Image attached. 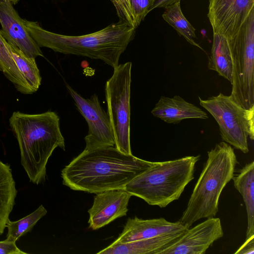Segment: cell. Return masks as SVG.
<instances>
[{
    "instance_id": "cell-12",
    "label": "cell",
    "mask_w": 254,
    "mask_h": 254,
    "mask_svg": "<svg viewBox=\"0 0 254 254\" xmlns=\"http://www.w3.org/2000/svg\"><path fill=\"white\" fill-rule=\"evenodd\" d=\"M131 196L125 189L112 190L97 193L92 207L88 210L89 228L95 230L126 216Z\"/></svg>"
},
{
    "instance_id": "cell-27",
    "label": "cell",
    "mask_w": 254,
    "mask_h": 254,
    "mask_svg": "<svg viewBox=\"0 0 254 254\" xmlns=\"http://www.w3.org/2000/svg\"><path fill=\"white\" fill-rule=\"evenodd\" d=\"M254 235L246 239L244 243L234 254H254Z\"/></svg>"
},
{
    "instance_id": "cell-11",
    "label": "cell",
    "mask_w": 254,
    "mask_h": 254,
    "mask_svg": "<svg viewBox=\"0 0 254 254\" xmlns=\"http://www.w3.org/2000/svg\"><path fill=\"white\" fill-rule=\"evenodd\" d=\"M223 235L220 219L208 218L188 228L177 241L158 254H203Z\"/></svg>"
},
{
    "instance_id": "cell-26",
    "label": "cell",
    "mask_w": 254,
    "mask_h": 254,
    "mask_svg": "<svg viewBox=\"0 0 254 254\" xmlns=\"http://www.w3.org/2000/svg\"><path fill=\"white\" fill-rule=\"evenodd\" d=\"M18 249L15 242L5 239L0 241V254H27Z\"/></svg>"
},
{
    "instance_id": "cell-1",
    "label": "cell",
    "mask_w": 254,
    "mask_h": 254,
    "mask_svg": "<svg viewBox=\"0 0 254 254\" xmlns=\"http://www.w3.org/2000/svg\"><path fill=\"white\" fill-rule=\"evenodd\" d=\"M114 146L83 150L61 172L63 184L72 190L97 194L125 189L136 176L154 164Z\"/></svg>"
},
{
    "instance_id": "cell-20",
    "label": "cell",
    "mask_w": 254,
    "mask_h": 254,
    "mask_svg": "<svg viewBox=\"0 0 254 254\" xmlns=\"http://www.w3.org/2000/svg\"><path fill=\"white\" fill-rule=\"evenodd\" d=\"M6 46L18 69L33 93L36 92L41 83V76L35 59L25 55L17 47L6 41Z\"/></svg>"
},
{
    "instance_id": "cell-13",
    "label": "cell",
    "mask_w": 254,
    "mask_h": 254,
    "mask_svg": "<svg viewBox=\"0 0 254 254\" xmlns=\"http://www.w3.org/2000/svg\"><path fill=\"white\" fill-rule=\"evenodd\" d=\"M0 23L1 32L6 41L31 58L43 56L40 47L28 32L24 20L10 2L0 0Z\"/></svg>"
},
{
    "instance_id": "cell-7",
    "label": "cell",
    "mask_w": 254,
    "mask_h": 254,
    "mask_svg": "<svg viewBox=\"0 0 254 254\" xmlns=\"http://www.w3.org/2000/svg\"><path fill=\"white\" fill-rule=\"evenodd\" d=\"M198 98L200 105L217 123L223 141L244 153H248V138L254 139V107L246 109L230 95L221 93L205 100Z\"/></svg>"
},
{
    "instance_id": "cell-16",
    "label": "cell",
    "mask_w": 254,
    "mask_h": 254,
    "mask_svg": "<svg viewBox=\"0 0 254 254\" xmlns=\"http://www.w3.org/2000/svg\"><path fill=\"white\" fill-rule=\"evenodd\" d=\"M186 231L126 243H112L97 254H158L159 252L177 241Z\"/></svg>"
},
{
    "instance_id": "cell-21",
    "label": "cell",
    "mask_w": 254,
    "mask_h": 254,
    "mask_svg": "<svg viewBox=\"0 0 254 254\" xmlns=\"http://www.w3.org/2000/svg\"><path fill=\"white\" fill-rule=\"evenodd\" d=\"M6 42L0 30V71L13 83L18 91L24 94L33 93L8 52Z\"/></svg>"
},
{
    "instance_id": "cell-17",
    "label": "cell",
    "mask_w": 254,
    "mask_h": 254,
    "mask_svg": "<svg viewBox=\"0 0 254 254\" xmlns=\"http://www.w3.org/2000/svg\"><path fill=\"white\" fill-rule=\"evenodd\" d=\"M232 180L245 204L248 219L247 239L254 235V162L246 164Z\"/></svg>"
},
{
    "instance_id": "cell-25",
    "label": "cell",
    "mask_w": 254,
    "mask_h": 254,
    "mask_svg": "<svg viewBox=\"0 0 254 254\" xmlns=\"http://www.w3.org/2000/svg\"><path fill=\"white\" fill-rule=\"evenodd\" d=\"M114 5L119 21L130 24L135 29L137 28L135 23L128 0H110Z\"/></svg>"
},
{
    "instance_id": "cell-10",
    "label": "cell",
    "mask_w": 254,
    "mask_h": 254,
    "mask_svg": "<svg viewBox=\"0 0 254 254\" xmlns=\"http://www.w3.org/2000/svg\"><path fill=\"white\" fill-rule=\"evenodd\" d=\"M254 9V0H209L207 16L213 34L231 39Z\"/></svg>"
},
{
    "instance_id": "cell-23",
    "label": "cell",
    "mask_w": 254,
    "mask_h": 254,
    "mask_svg": "<svg viewBox=\"0 0 254 254\" xmlns=\"http://www.w3.org/2000/svg\"><path fill=\"white\" fill-rule=\"evenodd\" d=\"M47 213L46 208L41 205L31 214L16 221L9 219L6 223L7 228L6 240L13 242L26 233L30 232L37 222Z\"/></svg>"
},
{
    "instance_id": "cell-14",
    "label": "cell",
    "mask_w": 254,
    "mask_h": 254,
    "mask_svg": "<svg viewBox=\"0 0 254 254\" xmlns=\"http://www.w3.org/2000/svg\"><path fill=\"white\" fill-rule=\"evenodd\" d=\"M187 229L179 221L172 222L162 217L151 219H142L137 217L129 218L122 232L113 243H126L183 232Z\"/></svg>"
},
{
    "instance_id": "cell-24",
    "label": "cell",
    "mask_w": 254,
    "mask_h": 254,
    "mask_svg": "<svg viewBox=\"0 0 254 254\" xmlns=\"http://www.w3.org/2000/svg\"><path fill=\"white\" fill-rule=\"evenodd\" d=\"M131 11L137 27L144 19L155 0H128Z\"/></svg>"
},
{
    "instance_id": "cell-6",
    "label": "cell",
    "mask_w": 254,
    "mask_h": 254,
    "mask_svg": "<svg viewBox=\"0 0 254 254\" xmlns=\"http://www.w3.org/2000/svg\"><path fill=\"white\" fill-rule=\"evenodd\" d=\"M228 42L232 65L230 96L243 108H254V9L238 33Z\"/></svg>"
},
{
    "instance_id": "cell-9",
    "label": "cell",
    "mask_w": 254,
    "mask_h": 254,
    "mask_svg": "<svg viewBox=\"0 0 254 254\" xmlns=\"http://www.w3.org/2000/svg\"><path fill=\"white\" fill-rule=\"evenodd\" d=\"M67 89L78 111L87 122L88 131L85 136V151L115 146V140L109 116L94 94L85 99L69 85Z\"/></svg>"
},
{
    "instance_id": "cell-29",
    "label": "cell",
    "mask_w": 254,
    "mask_h": 254,
    "mask_svg": "<svg viewBox=\"0 0 254 254\" xmlns=\"http://www.w3.org/2000/svg\"><path fill=\"white\" fill-rule=\"evenodd\" d=\"M0 0L8 1V2H10V3H11L12 4H16L19 1V0Z\"/></svg>"
},
{
    "instance_id": "cell-8",
    "label": "cell",
    "mask_w": 254,
    "mask_h": 254,
    "mask_svg": "<svg viewBox=\"0 0 254 254\" xmlns=\"http://www.w3.org/2000/svg\"><path fill=\"white\" fill-rule=\"evenodd\" d=\"M131 67L129 62L118 64L114 68L105 88L107 113L114 135L115 147L126 154H132L130 144Z\"/></svg>"
},
{
    "instance_id": "cell-15",
    "label": "cell",
    "mask_w": 254,
    "mask_h": 254,
    "mask_svg": "<svg viewBox=\"0 0 254 254\" xmlns=\"http://www.w3.org/2000/svg\"><path fill=\"white\" fill-rule=\"evenodd\" d=\"M152 115L165 122L177 124L187 119H207V113L179 95L161 96L151 111Z\"/></svg>"
},
{
    "instance_id": "cell-2",
    "label": "cell",
    "mask_w": 254,
    "mask_h": 254,
    "mask_svg": "<svg viewBox=\"0 0 254 254\" xmlns=\"http://www.w3.org/2000/svg\"><path fill=\"white\" fill-rule=\"evenodd\" d=\"M28 32L39 47H46L66 55L102 60L113 68L133 39L135 28L119 21L95 32L68 36L47 31L34 21L24 20Z\"/></svg>"
},
{
    "instance_id": "cell-28",
    "label": "cell",
    "mask_w": 254,
    "mask_h": 254,
    "mask_svg": "<svg viewBox=\"0 0 254 254\" xmlns=\"http://www.w3.org/2000/svg\"><path fill=\"white\" fill-rule=\"evenodd\" d=\"M181 0H155L150 11L156 8H166L167 6L180 2Z\"/></svg>"
},
{
    "instance_id": "cell-5",
    "label": "cell",
    "mask_w": 254,
    "mask_h": 254,
    "mask_svg": "<svg viewBox=\"0 0 254 254\" xmlns=\"http://www.w3.org/2000/svg\"><path fill=\"white\" fill-rule=\"evenodd\" d=\"M200 155L155 162L136 176L125 190L148 204L161 208L178 200L185 187L194 178L195 166Z\"/></svg>"
},
{
    "instance_id": "cell-3",
    "label": "cell",
    "mask_w": 254,
    "mask_h": 254,
    "mask_svg": "<svg viewBox=\"0 0 254 254\" xmlns=\"http://www.w3.org/2000/svg\"><path fill=\"white\" fill-rule=\"evenodd\" d=\"M9 123L18 143L21 164L30 181L36 185L43 182L54 150L58 147L65 150L59 116L51 111L35 114L16 111Z\"/></svg>"
},
{
    "instance_id": "cell-18",
    "label": "cell",
    "mask_w": 254,
    "mask_h": 254,
    "mask_svg": "<svg viewBox=\"0 0 254 254\" xmlns=\"http://www.w3.org/2000/svg\"><path fill=\"white\" fill-rule=\"evenodd\" d=\"M17 194L10 165L0 160V236L6 228Z\"/></svg>"
},
{
    "instance_id": "cell-4",
    "label": "cell",
    "mask_w": 254,
    "mask_h": 254,
    "mask_svg": "<svg viewBox=\"0 0 254 254\" xmlns=\"http://www.w3.org/2000/svg\"><path fill=\"white\" fill-rule=\"evenodd\" d=\"M207 155L187 208L179 220L188 228L201 218L216 216L220 194L234 176L238 162L234 148L229 144L224 141L217 143Z\"/></svg>"
},
{
    "instance_id": "cell-19",
    "label": "cell",
    "mask_w": 254,
    "mask_h": 254,
    "mask_svg": "<svg viewBox=\"0 0 254 254\" xmlns=\"http://www.w3.org/2000/svg\"><path fill=\"white\" fill-rule=\"evenodd\" d=\"M208 68L232 83V65L228 39L218 34H213Z\"/></svg>"
},
{
    "instance_id": "cell-22",
    "label": "cell",
    "mask_w": 254,
    "mask_h": 254,
    "mask_svg": "<svg viewBox=\"0 0 254 254\" xmlns=\"http://www.w3.org/2000/svg\"><path fill=\"white\" fill-rule=\"evenodd\" d=\"M162 17L165 21L172 26L180 35L183 36L190 44L203 50L195 42V29L184 15L181 8L180 2L167 6Z\"/></svg>"
}]
</instances>
